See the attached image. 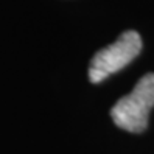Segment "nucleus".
<instances>
[{"label": "nucleus", "instance_id": "2", "mask_svg": "<svg viewBox=\"0 0 154 154\" xmlns=\"http://www.w3.org/2000/svg\"><path fill=\"white\" fill-rule=\"evenodd\" d=\"M142 51V38L137 31L128 30L119 36L114 44L98 50L90 61L89 79L90 83H101L103 79L117 73Z\"/></svg>", "mask_w": 154, "mask_h": 154}, {"label": "nucleus", "instance_id": "1", "mask_svg": "<svg viewBox=\"0 0 154 154\" xmlns=\"http://www.w3.org/2000/svg\"><path fill=\"white\" fill-rule=\"evenodd\" d=\"M154 107V73L139 79L132 92L120 98L111 109V117L119 128L142 132L148 126V117Z\"/></svg>", "mask_w": 154, "mask_h": 154}]
</instances>
